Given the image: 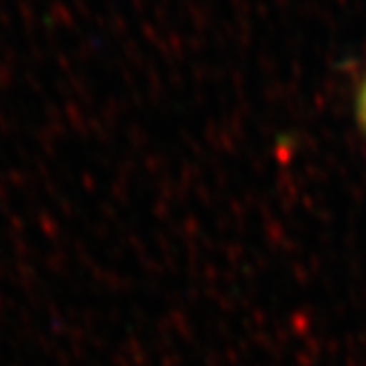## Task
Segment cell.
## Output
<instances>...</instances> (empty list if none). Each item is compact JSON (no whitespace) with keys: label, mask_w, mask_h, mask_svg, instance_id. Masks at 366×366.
Instances as JSON below:
<instances>
[{"label":"cell","mask_w":366,"mask_h":366,"mask_svg":"<svg viewBox=\"0 0 366 366\" xmlns=\"http://www.w3.org/2000/svg\"><path fill=\"white\" fill-rule=\"evenodd\" d=\"M357 119H360L362 128L366 130V77L357 91Z\"/></svg>","instance_id":"6da1fadb"}]
</instances>
